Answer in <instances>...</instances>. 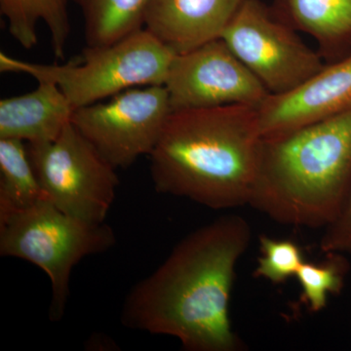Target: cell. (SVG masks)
<instances>
[{
    "label": "cell",
    "mask_w": 351,
    "mask_h": 351,
    "mask_svg": "<svg viewBox=\"0 0 351 351\" xmlns=\"http://www.w3.org/2000/svg\"><path fill=\"white\" fill-rule=\"evenodd\" d=\"M250 241V225L239 215L221 217L191 232L132 289L122 323L174 337L189 351L240 350L228 308L235 269Z\"/></svg>",
    "instance_id": "1"
},
{
    "label": "cell",
    "mask_w": 351,
    "mask_h": 351,
    "mask_svg": "<svg viewBox=\"0 0 351 351\" xmlns=\"http://www.w3.org/2000/svg\"><path fill=\"white\" fill-rule=\"evenodd\" d=\"M263 144L258 107L172 112L149 156L154 188L214 210L248 205Z\"/></svg>",
    "instance_id": "2"
},
{
    "label": "cell",
    "mask_w": 351,
    "mask_h": 351,
    "mask_svg": "<svg viewBox=\"0 0 351 351\" xmlns=\"http://www.w3.org/2000/svg\"><path fill=\"white\" fill-rule=\"evenodd\" d=\"M351 189V107L263 138L249 204L281 225L326 228Z\"/></svg>",
    "instance_id": "3"
},
{
    "label": "cell",
    "mask_w": 351,
    "mask_h": 351,
    "mask_svg": "<svg viewBox=\"0 0 351 351\" xmlns=\"http://www.w3.org/2000/svg\"><path fill=\"white\" fill-rule=\"evenodd\" d=\"M175 56L142 29L110 45L87 46L82 56L64 64L29 63L1 52L0 71L55 83L75 110L131 88L165 84Z\"/></svg>",
    "instance_id": "4"
},
{
    "label": "cell",
    "mask_w": 351,
    "mask_h": 351,
    "mask_svg": "<svg viewBox=\"0 0 351 351\" xmlns=\"http://www.w3.org/2000/svg\"><path fill=\"white\" fill-rule=\"evenodd\" d=\"M114 244V232L106 223L93 225L69 216L49 200L0 218V255L34 263L49 277L53 321L63 317L73 267Z\"/></svg>",
    "instance_id": "5"
},
{
    "label": "cell",
    "mask_w": 351,
    "mask_h": 351,
    "mask_svg": "<svg viewBox=\"0 0 351 351\" xmlns=\"http://www.w3.org/2000/svg\"><path fill=\"white\" fill-rule=\"evenodd\" d=\"M27 147L36 177L52 204L86 223H105L119 184L117 169L73 123L56 140Z\"/></svg>",
    "instance_id": "6"
},
{
    "label": "cell",
    "mask_w": 351,
    "mask_h": 351,
    "mask_svg": "<svg viewBox=\"0 0 351 351\" xmlns=\"http://www.w3.org/2000/svg\"><path fill=\"white\" fill-rule=\"evenodd\" d=\"M221 38L270 95L292 91L326 64L262 0H243Z\"/></svg>",
    "instance_id": "7"
},
{
    "label": "cell",
    "mask_w": 351,
    "mask_h": 351,
    "mask_svg": "<svg viewBox=\"0 0 351 351\" xmlns=\"http://www.w3.org/2000/svg\"><path fill=\"white\" fill-rule=\"evenodd\" d=\"M171 112L165 86L151 85L76 108L71 123L117 169L151 154Z\"/></svg>",
    "instance_id": "8"
},
{
    "label": "cell",
    "mask_w": 351,
    "mask_h": 351,
    "mask_svg": "<svg viewBox=\"0 0 351 351\" xmlns=\"http://www.w3.org/2000/svg\"><path fill=\"white\" fill-rule=\"evenodd\" d=\"M171 110L258 107L269 93L221 38L176 54L165 84Z\"/></svg>",
    "instance_id": "9"
},
{
    "label": "cell",
    "mask_w": 351,
    "mask_h": 351,
    "mask_svg": "<svg viewBox=\"0 0 351 351\" xmlns=\"http://www.w3.org/2000/svg\"><path fill=\"white\" fill-rule=\"evenodd\" d=\"M351 107V52L325 66L299 87L269 95L258 107L263 138L278 137Z\"/></svg>",
    "instance_id": "10"
},
{
    "label": "cell",
    "mask_w": 351,
    "mask_h": 351,
    "mask_svg": "<svg viewBox=\"0 0 351 351\" xmlns=\"http://www.w3.org/2000/svg\"><path fill=\"white\" fill-rule=\"evenodd\" d=\"M243 0H149L144 29L175 54L221 38Z\"/></svg>",
    "instance_id": "11"
},
{
    "label": "cell",
    "mask_w": 351,
    "mask_h": 351,
    "mask_svg": "<svg viewBox=\"0 0 351 351\" xmlns=\"http://www.w3.org/2000/svg\"><path fill=\"white\" fill-rule=\"evenodd\" d=\"M73 112L75 108L55 83L38 82L34 91L0 101V138L52 142L71 123Z\"/></svg>",
    "instance_id": "12"
},
{
    "label": "cell",
    "mask_w": 351,
    "mask_h": 351,
    "mask_svg": "<svg viewBox=\"0 0 351 351\" xmlns=\"http://www.w3.org/2000/svg\"><path fill=\"white\" fill-rule=\"evenodd\" d=\"M279 20L315 40L330 64L351 52V0H272Z\"/></svg>",
    "instance_id": "13"
},
{
    "label": "cell",
    "mask_w": 351,
    "mask_h": 351,
    "mask_svg": "<svg viewBox=\"0 0 351 351\" xmlns=\"http://www.w3.org/2000/svg\"><path fill=\"white\" fill-rule=\"evenodd\" d=\"M73 0H0V13L5 18L9 34L25 49L38 43V27L43 23L58 59L63 60L71 34L69 6Z\"/></svg>",
    "instance_id": "14"
},
{
    "label": "cell",
    "mask_w": 351,
    "mask_h": 351,
    "mask_svg": "<svg viewBox=\"0 0 351 351\" xmlns=\"http://www.w3.org/2000/svg\"><path fill=\"white\" fill-rule=\"evenodd\" d=\"M48 200L25 142L0 138V218Z\"/></svg>",
    "instance_id": "15"
},
{
    "label": "cell",
    "mask_w": 351,
    "mask_h": 351,
    "mask_svg": "<svg viewBox=\"0 0 351 351\" xmlns=\"http://www.w3.org/2000/svg\"><path fill=\"white\" fill-rule=\"evenodd\" d=\"M149 0H73L82 11L88 47L110 45L144 29Z\"/></svg>",
    "instance_id": "16"
},
{
    "label": "cell",
    "mask_w": 351,
    "mask_h": 351,
    "mask_svg": "<svg viewBox=\"0 0 351 351\" xmlns=\"http://www.w3.org/2000/svg\"><path fill=\"white\" fill-rule=\"evenodd\" d=\"M348 270L350 263L339 253L326 254L322 263H302L295 276L302 289V304L314 313L326 308L330 295L343 290Z\"/></svg>",
    "instance_id": "17"
},
{
    "label": "cell",
    "mask_w": 351,
    "mask_h": 351,
    "mask_svg": "<svg viewBox=\"0 0 351 351\" xmlns=\"http://www.w3.org/2000/svg\"><path fill=\"white\" fill-rule=\"evenodd\" d=\"M261 257L254 271L256 278H263L274 284L286 282L297 276L304 260L301 246L293 240L274 239L262 234L258 237Z\"/></svg>",
    "instance_id": "18"
},
{
    "label": "cell",
    "mask_w": 351,
    "mask_h": 351,
    "mask_svg": "<svg viewBox=\"0 0 351 351\" xmlns=\"http://www.w3.org/2000/svg\"><path fill=\"white\" fill-rule=\"evenodd\" d=\"M320 250L351 255V189L338 216L325 228L320 240Z\"/></svg>",
    "instance_id": "19"
}]
</instances>
